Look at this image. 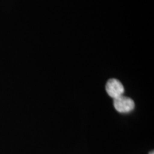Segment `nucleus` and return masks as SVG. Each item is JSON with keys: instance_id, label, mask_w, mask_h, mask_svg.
Segmentation results:
<instances>
[{"instance_id": "nucleus-2", "label": "nucleus", "mask_w": 154, "mask_h": 154, "mask_svg": "<svg viewBox=\"0 0 154 154\" xmlns=\"http://www.w3.org/2000/svg\"><path fill=\"white\" fill-rule=\"evenodd\" d=\"M106 91L111 98L114 99L119 96H123L124 92V88L123 84L119 80L111 79L108 81L106 83Z\"/></svg>"}, {"instance_id": "nucleus-1", "label": "nucleus", "mask_w": 154, "mask_h": 154, "mask_svg": "<svg viewBox=\"0 0 154 154\" xmlns=\"http://www.w3.org/2000/svg\"><path fill=\"white\" fill-rule=\"evenodd\" d=\"M113 106L115 109L120 113H128L134 110V101L130 98L121 96L113 99Z\"/></svg>"}, {"instance_id": "nucleus-3", "label": "nucleus", "mask_w": 154, "mask_h": 154, "mask_svg": "<svg viewBox=\"0 0 154 154\" xmlns=\"http://www.w3.org/2000/svg\"><path fill=\"white\" fill-rule=\"evenodd\" d=\"M149 154H154V152H153V151H151V152H150Z\"/></svg>"}]
</instances>
